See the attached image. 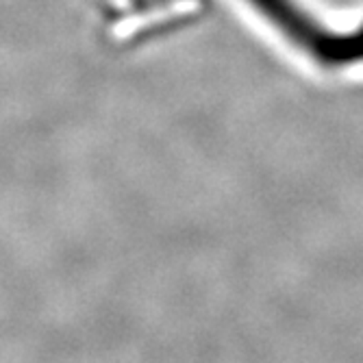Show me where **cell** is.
I'll return each mask as SVG.
<instances>
[{"instance_id":"6da1fadb","label":"cell","mask_w":363,"mask_h":363,"mask_svg":"<svg viewBox=\"0 0 363 363\" xmlns=\"http://www.w3.org/2000/svg\"><path fill=\"white\" fill-rule=\"evenodd\" d=\"M283 35L324 68L363 63V24L352 33H335L309 16L296 0H248Z\"/></svg>"}]
</instances>
